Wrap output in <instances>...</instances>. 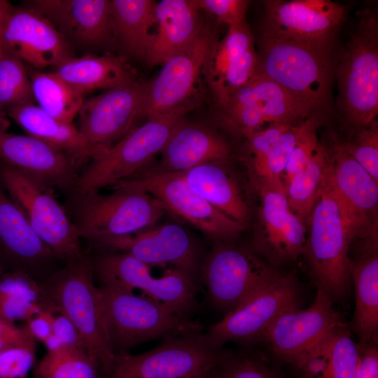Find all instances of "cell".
Here are the masks:
<instances>
[{"label":"cell","mask_w":378,"mask_h":378,"mask_svg":"<svg viewBox=\"0 0 378 378\" xmlns=\"http://www.w3.org/2000/svg\"><path fill=\"white\" fill-rule=\"evenodd\" d=\"M258 69L286 90L309 115L330 104L337 61L335 46H322L261 31Z\"/></svg>","instance_id":"1"},{"label":"cell","mask_w":378,"mask_h":378,"mask_svg":"<svg viewBox=\"0 0 378 378\" xmlns=\"http://www.w3.org/2000/svg\"><path fill=\"white\" fill-rule=\"evenodd\" d=\"M356 22L335 69L338 106L355 130L378 114V18L369 8L356 13Z\"/></svg>","instance_id":"2"},{"label":"cell","mask_w":378,"mask_h":378,"mask_svg":"<svg viewBox=\"0 0 378 378\" xmlns=\"http://www.w3.org/2000/svg\"><path fill=\"white\" fill-rule=\"evenodd\" d=\"M42 286L55 311L73 323L85 349L108 376L116 356L106 332L101 291L94 283L90 260L82 254Z\"/></svg>","instance_id":"3"},{"label":"cell","mask_w":378,"mask_h":378,"mask_svg":"<svg viewBox=\"0 0 378 378\" xmlns=\"http://www.w3.org/2000/svg\"><path fill=\"white\" fill-rule=\"evenodd\" d=\"M195 107L190 101L168 112L147 117L102 155L92 160L78 175L77 194L98 192L140 173L155 154L160 153L176 125Z\"/></svg>","instance_id":"4"},{"label":"cell","mask_w":378,"mask_h":378,"mask_svg":"<svg viewBox=\"0 0 378 378\" xmlns=\"http://www.w3.org/2000/svg\"><path fill=\"white\" fill-rule=\"evenodd\" d=\"M308 223L309 234L303 253L312 276L317 288L332 300L342 299L351 281V239L327 178Z\"/></svg>","instance_id":"5"},{"label":"cell","mask_w":378,"mask_h":378,"mask_svg":"<svg viewBox=\"0 0 378 378\" xmlns=\"http://www.w3.org/2000/svg\"><path fill=\"white\" fill-rule=\"evenodd\" d=\"M99 288L106 332L115 356L146 341L196 330L184 316L146 296L111 285L102 284Z\"/></svg>","instance_id":"6"},{"label":"cell","mask_w":378,"mask_h":378,"mask_svg":"<svg viewBox=\"0 0 378 378\" xmlns=\"http://www.w3.org/2000/svg\"><path fill=\"white\" fill-rule=\"evenodd\" d=\"M107 195H79L73 220L80 237L99 242L131 235L155 226L167 211L150 194L120 188Z\"/></svg>","instance_id":"7"},{"label":"cell","mask_w":378,"mask_h":378,"mask_svg":"<svg viewBox=\"0 0 378 378\" xmlns=\"http://www.w3.org/2000/svg\"><path fill=\"white\" fill-rule=\"evenodd\" d=\"M227 358L204 335H172L143 354L116 355L107 378H202Z\"/></svg>","instance_id":"8"},{"label":"cell","mask_w":378,"mask_h":378,"mask_svg":"<svg viewBox=\"0 0 378 378\" xmlns=\"http://www.w3.org/2000/svg\"><path fill=\"white\" fill-rule=\"evenodd\" d=\"M0 176L8 195L55 256L69 262L82 255L78 232L50 188L5 164Z\"/></svg>","instance_id":"9"},{"label":"cell","mask_w":378,"mask_h":378,"mask_svg":"<svg viewBox=\"0 0 378 378\" xmlns=\"http://www.w3.org/2000/svg\"><path fill=\"white\" fill-rule=\"evenodd\" d=\"M260 197L251 251L272 267L295 260L304 253L305 223L290 209L281 178L253 184Z\"/></svg>","instance_id":"10"},{"label":"cell","mask_w":378,"mask_h":378,"mask_svg":"<svg viewBox=\"0 0 378 378\" xmlns=\"http://www.w3.org/2000/svg\"><path fill=\"white\" fill-rule=\"evenodd\" d=\"M141 190L159 200L165 206L188 223L217 240L228 242L243 230L241 223L217 210L186 182L182 172L158 170L141 172L118 183L113 189Z\"/></svg>","instance_id":"11"},{"label":"cell","mask_w":378,"mask_h":378,"mask_svg":"<svg viewBox=\"0 0 378 378\" xmlns=\"http://www.w3.org/2000/svg\"><path fill=\"white\" fill-rule=\"evenodd\" d=\"M298 293L295 274L279 272L220 321L210 326L204 336L216 348L230 341L261 340L279 316L298 308Z\"/></svg>","instance_id":"12"},{"label":"cell","mask_w":378,"mask_h":378,"mask_svg":"<svg viewBox=\"0 0 378 378\" xmlns=\"http://www.w3.org/2000/svg\"><path fill=\"white\" fill-rule=\"evenodd\" d=\"M217 106L223 124L244 137L266 123L298 124L310 117L286 90L260 74Z\"/></svg>","instance_id":"13"},{"label":"cell","mask_w":378,"mask_h":378,"mask_svg":"<svg viewBox=\"0 0 378 378\" xmlns=\"http://www.w3.org/2000/svg\"><path fill=\"white\" fill-rule=\"evenodd\" d=\"M279 272L251 250L227 244L213 248L202 266V277L211 300L227 313Z\"/></svg>","instance_id":"14"},{"label":"cell","mask_w":378,"mask_h":378,"mask_svg":"<svg viewBox=\"0 0 378 378\" xmlns=\"http://www.w3.org/2000/svg\"><path fill=\"white\" fill-rule=\"evenodd\" d=\"M95 272L102 284L134 291L145 295L184 316L193 307L196 296L194 279L185 273L169 269L160 277H154L150 266L133 256L120 252L100 256Z\"/></svg>","instance_id":"15"},{"label":"cell","mask_w":378,"mask_h":378,"mask_svg":"<svg viewBox=\"0 0 378 378\" xmlns=\"http://www.w3.org/2000/svg\"><path fill=\"white\" fill-rule=\"evenodd\" d=\"M327 180L341 209L351 243L377 237L378 182L347 152L342 144L330 151Z\"/></svg>","instance_id":"16"},{"label":"cell","mask_w":378,"mask_h":378,"mask_svg":"<svg viewBox=\"0 0 378 378\" xmlns=\"http://www.w3.org/2000/svg\"><path fill=\"white\" fill-rule=\"evenodd\" d=\"M262 31L306 43L335 46L346 9L330 0L263 1Z\"/></svg>","instance_id":"17"},{"label":"cell","mask_w":378,"mask_h":378,"mask_svg":"<svg viewBox=\"0 0 378 378\" xmlns=\"http://www.w3.org/2000/svg\"><path fill=\"white\" fill-rule=\"evenodd\" d=\"M148 83L132 80L84 101L78 114L84 138L108 148L124 137L141 116Z\"/></svg>","instance_id":"18"},{"label":"cell","mask_w":378,"mask_h":378,"mask_svg":"<svg viewBox=\"0 0 378 378\" xmlns=\"http://www.w3.org/2000/svg\"><path fill=\"white\" fill-rule=\"evenodd\" d=\"M4 53L35 69L55 67L73 57L66 38L36 10L12 7L1 35Z\"/></svg>","instance_id":"19"},{"label":"cell","mask_w":378,"mask_h":378,"mask_svg":"<svg viewBox=\"0 0 378 378\" xmlns=\"http://www.w3.org/2000/svg\"><path fill=\"white\" fill-rule=\"evenodd\" d=\"M216 42L211 31L202 29L190 45L170 57L148 83L141 116L168 112L190 102Z\"/></svg>","instance_id":"20"},{"label":"cell","mask_w":378,"mask_h":378,"mask_svg":"<svg viewBox=\"0 0 378 378\" xmlns=\"http://www.w3.org/2000/svg\"><path fill=\"white\" fill-rule=\"evenodd\" d=\"M100 244L129 254L148 265H172L195 279L199 251L182 226L166 223L134 234L102 240Z\"/></svg>","instance_id":"21"},{"label":"cell","mask_w":378,"mask_h":378,"mask_svg":"<svg viewBox=\"0 0 378 378\" xmlns=\"http://www.w3.org/2000/svg\"><path fill=\"white\" fill-rule=\"evenodd\" d=\"M332 300L323 289L317 288L316 298L310 307L279 316L266 329L261 340L266 342L274 355L287 362L316 344L334 328L344 324Z\"/></svg>","instance_id":"22"},{"label":"cell","mask_w":378,"mask_h":378,"mask_svg":"<svg viewBox=\"0 0 378 378\" xmlns=\"http://www.w3.org/2000/svg\"><path fill=\"white\" fill-rule=\"evenodd\" d=\"M254 37L247 23L230 27L213 46L203 69L217 105L247 83L256 74Z\"/></svg>","instance_id":"23"},{"label":"cell","mask_w":378,"mask_h":378,"mask_svg":"<svg viewBox=\"0 0 378 378\" xmlns=\"http://www.w3.org/2000/svg\"><path fill=\"white\" fill-rule=\"evenodd\" d=\"M0 160L50 188H74L78 176L67 154L27 134L0 131Z\"/></svg>","instance_id":"24"},{"label":"cell","mask_w":378,"mask_h":378,"mask_svg":"<svg viewBox=\"0 0 378 378\" xmlns=\"http://www.w3.org/2000/svg\"><path fill=\"white\" fill-rule=\"evenodd\" d=\"M26 4L41 13L66 40L99 45L113 31L108 0H31Z\"/></svg>","instance_id":"25"},{"label":"cell","mask_w":378,"mask_h":378,"mask_svg":"<svg viewBox=\"0 0 378 378\" xmlns=\"http://www.w3.org/2000/svg\"><path fill=\"white\" fill-rule=\"evenodd\" d=\"M155 170L185 172L198 165L225 160L230 154L227 143L212 129L181 120L161 150Z\"/></svg>","instance_id":"26"},{"label":"cell","mask_w":378,"mask_h":378,"mask_svg":"<svg viewBox=\"0 0 378 378\" xmlns=\"http://www.w3.org/2000/svg\"><path fill=\"white\" fill-rule=\"evenodd\" d=\"M196 0H161L156 2L155 32L145 60L150 66L162 65L170 57L190 45L202 28Z\"/></svg>","instance_id":"27"},{"label":"cell","mask_w":378,"mask_h":378,"mask_svg":"<svg viewBox=\"0 0 378 378\" xmlns=\"http://www.w3.org/2000/svg\"><path fill=\"white\" fill-rule=\"evenodd\" d=\"M7 115L27 135L40 139L67 154L78 166L102 155L104 148L88 141L71 122L59 120L34 104L6 109Z\"/></svg>","instance_id":"28"},{"label":"cell","mask_w":378,"mask_h":378,"mask_svg":"<svg viewBox=\"0 0 378 378\" xmlns=\"http://www.w3.org/2000/svg\"><path fill=\"white\" fill-rule=\"evenodd\" d=\"M223 161L202 164L182 173L188 184L207 202L244 225L249 214L247 200L238 179Z\"/></svg>","instance_id":"29"},{"label":"cell","mask_w":378,"mask_h":378,"mask_svg":"<svg viewBox=\"0 0 378 378\" xmlns=\"http://www.w3.org/2000/svg\"><path fill=\"white\" fill-rule=\"evenodd\" d=\"M0 251L13 262L31 267L55 256L33 230L22 209L1 188Z\"/></svg>","instance_id":"30"},{"label":"cell","mask_w":378,"mask_h":378,"mask_svg":"<svg viewBox=\"0 0 378 378\" xmlns=\"http://www.w3.org/2000/svg\"><path fill=\"white\" fill-rule=\"evenodd\" d=\"M53 73L84 94L95 90H106L134 80L130 66L117 56L71 57L57 66Z\"/></svg>","instance_id":"31"},{"label":"cell","mask_w":378,"mask_h":378,"mask_svg":"<svg viewBox=\"0 0 378 378\" xmlns=\"http://www.w3.org/2000/svg\"><path fill=\"white\" fill-rule=\"evenodd\" d=\"M112 31L132 56L144 59L150 45L156 24L152 0H111Z\"/></svg>","instance_id":"32"},{"label":"cell","mask_w":378,"mask_h":378,"mask_svg":"<svg viewBox=\"0 0 378 378\" xmlns=\"http://www.w3.org/2000/svg\"><path fill=\"white\" fill-rule=\"evenodd\" d=\"M351 280L356 290L354 329L360 342L377 343L378 338V256L353 260Z\"/></svg>","instance_id":"33"},{"label":"cell","mask_w":378,"mask_h":378,"mask_svg":"<svg viewBox=\"0 0 378 378\" xmlns=\"http://www.w3.org/2000/svg\"><path fill=\"white\" fill-rule=\"evenodd\" d=\"M43 309L56 312L39 284L24 271H13L0 278V318L15 324L27 321Z\"/></svg>","instance_id":"34"},{"label":"cell","mask_w":378,"mask_h":378,"mask_svg":"<svg viewBox=\"0 0 378 378\" xmlns=\"http://www.w3.org/2000/svg\"><path fill=\"white\" fill-rule=\"evenodd\" d=\"M330 160V153L322 145L307 167L284 185L290 210L304 223L326 183Z\"/></svg>","instance_id":"35"},{"label":"cell","mask_w":378,"mask_h":378,"mask_svg":"<svg viewBox=\"0 0 378 378\" xmlns=\"http://www.w3.org/2000/svg\"><path fill=\"white\" fill-rule=\"evenodd\" d=\"M29 78L36 105L52 117L71 122L85 101V94L53 72L34 71Z\"/></svg>","instance_id":"36"},{"label":"cell","mask_w":378,"mask_h":378,"mask_svg":"<svg viewBox=\"0 0 378 378\" xmlns=\"http://www.w3.org/2000/svg\"><path fill=\"white\" fill-rule=\"evenodd\" d=\"M102 368L85 349L63 346L47 351L39 362L36 378H101Z\"/></svg>","instance_id":"37"},{"label":"cell","mask_w":378,"mask_h":378,"mask_svg":"<svg viewBox=\"0 0 378 378\" xmlns=\"http://www.w3.org/2000/svg\"><path fill=\"white\" fill-rule=\"evenodd\" d=\"M34 104L31 83L23 62L4 53L0 57V106L3 109Z\"/></svg>","instance_id":"38"},{"label":"cell","mask_w":378,"mask_h":378,"mask_svg":"<svg viewBox=\"0 0 378 378\" xmlns=\"http://www.w3.org/2000/svg\"><path fill=\"white\" fill-rule=\"evenodd\" d=\"M306 120L292 125L279 144L266 156L246 164L253 185L261 181L281 178L291 153L305 127Z\"/></svg>","instance_id":"39"},{"label":"cell","mask_w":378,"mask_h":378,"mask_svg":"<svg viewBox=\"0 0 378 378\" xmlns=\"http://www.w3.org/2000/svg\"><path fill=\"white\" fill-rule=\"evenodd\" d=\"M358 346L345 324L332 330L329 378H355L358 361Z\"/></svg>","instance_id":"40"},{"label":"cell","mask_w":378,"mask_h":378,"mask_svg":"<svg viewBox=\"0 0 378 378\" xmlns=\"http://www.w3.org/2000/svg\"><path fill=\"white\" fill-rule=\"evenodd\" d=\"M347 152L378 182V122L356 130L349 141L342 144Z\"/></svg>","instance_id":"41"},{"label":"cell","mask_w":378,"mask_h":378,"mask_svg":"<svg viewBox=\"0 0 378 378\" xmlns=\"http://www.w3.org/2000/svg\"><path fill=\"white\" fill-rule=\"evenodd\" d=\"M332 330L316 344L287 361L293 365L301 378L330 377Z\"/></svg>","instance_id":"42"},{"label":"cell","mask_w":378,"mask_h":378,"mask_svg":"<svg viewBox=\"0 0 378 378\" xmlns=\"http://www.w3.org/2000/svg\"><path fill=\"white\" fill-rule=\"evenodd\" d=\"M36 344L0 352V378H28L34 365Z\"/></svg>","instance_id":"43"},{"label":"cell","mask_w":378,"mask_h":378,"mask_svg":"<svg viewBox=\"0 0 378 378\" xmlns=\"http://www.w3.org/2000/svg\"><path fill=\"white\" fill-rule=\"evenodd\" d=\"M208 378H274L262 363L247 357H227Z\"/></svg>","instance_id":"44"},{"label":"cell","mask_w":378,"mask_h":378,"mask_svg":"<svg viewBox=\"0 0 378 378\" xmlns=\"http://www.w3.org/2000/svg\"><path fill=\"white\" fill-rule=\"evenodd\" d=\"M200 9L212 14L216 20L230 27L243 25L249 1L247 0H196Z\"/></svg>","instance_id":"45"},{"label":"cell","mask_w":378,"mask_h":378,"mask_svg":"<svg viewBox=\"0 0 378 378\" xmlns=\"http://www.w3.org/2000/svg\"><path fill=\"white\" fill-rule=\"evenodd\" d=\"M52 335L61 347L73 346L87 350L75 326L62 314L55 313L52 316Z\"/></svg>","instance_id":"46"},{"label":"cell","mask_w":378,"mask_h":378,"mask_svg":"<svg viewBox=\"0 0 378 378\" xmlns=\"http://www.w3.org/2000/svg\"><path fill=\"white\" fill-rule=\"evenodd\" d=\"M26 326H17L0 318V352L6 349L35 344Z\"/></svg>","instance_id":"47"},{"label":"cell","mask_w":378,"mask_h":378,"mask_svg":"<svg viewBox=\"0 0 378 378\" xmlns=\"http://www.w3.org/2000/svg\"><path fill=\"white\" fill-rule=\"evenodd\" d=\"M355 378H378V351L376 344L360 343Z\"/></svg>","instance_id":"48"},{"label":"cell","mask_w":378,"mask_h":378,"mask_svg":"<svg viewBox=\"0 0 378 378\" xmlns=\"http://www.w3.org/2000/svg\"><path fill=\"white\" fill-rule=\"evenodd\" d=\"M56 312L43 309L26 321L25 325L35 340L43 342L52 333V318Z\"/></svg>","instance_id":"49"},{"label":"cell","mask_w":378,"mask_h":378,"mask_svg":"<svg viewBox=\"0 0 378 378\" xmlns=\"http://www.w3.org/2000/svg\"><path fill=\"white\" fill-rule=\"evenodd\" d=\"M12 7L8 1L0 0V57L4 54L1 40V29L4 20Z\"/></svg>","instance_id":"50"},{"label":"cell","mask_w":378,"mask_h":378,"mask_svg":"<svg viewBox=\"0 0 378 378\" xmlns=\"http://www.w3.org/2000/svg\"><path fill=\"white\" fill-rule=\"evenodd\" d=\"M8 125V120L6 117L4 109L0 106V131H7Z\"/></svg>","instance_id":"51"},{"label":"cell","mask_w":378,"mask_h":378,"mask_svg":"<svg viewBox=\"0 0 378 378\" xmlns=\"http://www.w3.org/2000/svg\"><path fill=\"white\" fill-rule=\"evenodd\" d=\"M202 378H208L207 376L206 377H202Z\"/></svg>","instance_id":"52"}]
</instances>
